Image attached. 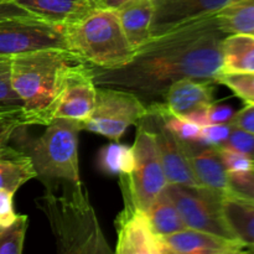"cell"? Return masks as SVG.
<instances>
[{"mask_svg":"<svg viewBox=\"0 0 254 254\" xmlns=\"http://www.w3.org/2000/svg\"><path fill=\"white\" fill-rule=\"evenodd\" d=\"M129 1L131 0H96V4L97 7H102V9L117 10Z\"/></svg>","mask_w":254,"mask_h":254,"instance_id":"36","label":"cell"},{"mask_svg":"<svg viewBox=\"0 0 254 254\" xmlns=\"http://www.w3.org/2000/svg\"><path fill=\"white\" fill-rule=\"evenodd\" d=\"M215 84L212 79H179L169 87L161 103L171 116L186 119L215 102Z\"/></svg>","mask_w":254,"mask_h":254,"instance_id":"14","label":"cell"},{"mask_svg":"<svg viewBox=\"0 0 254 254\" xmlns=\"http://www.w3.org/2000/svg\"><path fill=\"white\" fill-rule=\"evenodd\" d=\"M22 126L26 124L24 123L21 112L0 116V159H16L25 155L21 150L10 144L14 134Z\"/></svg>","mask_w":254,"mask_h":254,"instance_id":"25","label":"cell"},{"mask_svg":"<svg viewBox=\"0 0 254 254\" xmlns=\"http://www.w3.org/2000/svg\"><path fill=\"white\" fill-rule=\"evenodd\" d=\"M169 254H237L245 253L246 246L237 240L210 232L185 228L163 237Z\"/></svg>","mask_w":254,"mask_h":254,"instance_id":"16","label":"cell"},{"mask_svg":"<svg viewBox=\"0 0 254 254\" xmlns=\"http://www.w3.org/2000/svg\"><path fill=\"white\" fill-rule=\"evenodd\" d=\"M117 254H169L163 237L153 230L148 216L131 203H124L116 218Z\"/></svg>","mask_w":254,"mask_h":254,"instance_id":"11","label":"cell"},{"mask_svg":"<svg viewBox=\"0 0 254 254\" xmlns=\"http://www.w3.org/2000/svg\"><path fill=\"white\" fill-rule=\"evenodd\" d=\"M225 36L215 16L197 20L151 37L123 67L111 69L93 67L94 82L97 87L131 92L146 106L161 102L169 87L179 79L216 82L222 67Z\"/></svg>","mask_w":254,"mask_h":254,"instance_id":"1","label":"cell"},{"mask_svg":"<svg viewBox=\"0 0 254 254\" xmlns=\"http://www.w3.org/2000/svg\"><path fill=\"white\" fill-rule=\"evenodd\" d=\"M231 124L254 134V104L246 106L241 111L236 112Z\"/></svg>","mask_w":254,"mask_h":254,"instance_id":"34","label":"cell"},{"mask_svg":"<svg viewBox=\"0 0 254 254\" xmlns=\"http://www.w3.org/2000/svg\"><path fill=\"white\" fill-rule=\"evenodd\" d=\"M98 168L107 175H129L134 168L133 148L112 141L99 150Z\"/></svg>","mask_w":254,"mask_h":254,"instance_id":"23","label":"cell"},{"mask_svg":"<svg viewBox=\"0 0 254 254\" xmlns=\"http://www.w3.org/2000/svg\"><path fill=\"white\" fill-rule=\"evenodd\" d=\"M14 195L12 191L0 189V227H7L17 218L14 210Z\"/></svg>","mask_w":254,"mask_h":254,"instance_id":"33","label":"cell"},{"mask_svg":"<svg viewBox=\"0 0 254 254\" xmlns=\"http://www.w3.org/2000/svg\"><path fill=\"white\" fill-rule=\"evenodd\" d=\"M0 1H7V0H0Z\"/></svg>","mask_w":254,"mask_h":254,"instance_id":"38","label":"cell"},{"mask_svg":"<svg viewBox=\"0 0 254 254\" xmlns=\"http://www.w3.org/2000/svg\"><path fill=\"white\" fill-rule=\"evenodd\" d=\"M35 203L49 221L60 253H113L82 183L46 186Z\"/></svg>","mask_w":254,"mask_h":254,"instance_id":"3","label":"cell"},{"mask_svg":"<svg viewBox=\"0 0 254 254\" xmlns=\"http://www.w3.org/2000/svg\"><path fill=\"white\" fill-rule=\"evenodd\" d=\"M227 193L254 203V168L247 171L228 174Z\"/></svg>","mask_w":254,"mask_h":254,"instance_id":"29","label":"cell"},{"mask_svg":"<svg viewBox=\"0 0 254 254\" xmlns=\"http://www.w3.org/2000/svg\"><path fill=\"white\" fill-rule=\"evenodd\" d=\"M220 148L232 149L238 153L245 154L248 158L254 160V134L232 126L230 135L227 136L225 143Z\"/></svg>","mask_w":254,"mask_h":254,"instance_id":"30","label":"cell"},{"mask_svg":"<svg viewBox=\"0 0 254 254\" xmlns=\"http://www.w3.org/2000/svg\"><path fill=\"white\" fill-rule=\"evenodd\" d=\"M22 14H26V11L12 1H0V20Z\"/></svg>","mask_w":254,"mask_h":254,"instance_id":"35","label":"cell"},{"mask_svg":"<svg viewBox=\"0 0 254 254\" xmlns=\"http://www.w3.org/2000/svg\"><path fill=\"white\" fill-rule=\"evenodd\" d=\"M146 104L131 92L112 87H97L96 104L91 116L81 122L82 130L119 141L127 129L148 114Z\"/></svg>","mask_w":254,"mask_h":254,"instance_id":"7","label":"cell"},{"mask_svg":"<svg viewBox=\"0 0 254 254\" xmlns=\"http://www.w3.org/2000/svg\"><path fill=\"white\" fill-rule=\"evenodd\" d=\"M220 153L221 160L223 166L228 174L231 173H241V171H247L254 168V160L248 158L245 154H241L238 151L232 150L227 148H217Z\"/></svg>","mask_w":254,"mask_h":254,"instance_id":"31","label":"cell"},{"mask_svg":"<svg viewBox=\"0 0 254 254\" xmlns=\"http://www.w3.org/2000/svg\"><path fill=\"white\" fill-rule=\"evenodd\" d=\"M165 193L178 208L186 228L236 240L223 217L222 202L226 192L203 186L168 184Z\"/></svg>","mask_w":254,"mask_h":254,"instance_id":"8","label":"cell"},{"mask_svg":"<svg viewBox=\"0 0 254 254\" xmlns=\"http://www.w3.org/2000/svg\"><path fill=\"white\" fill-rule=\"evenodd\" d=\"M11 57L0 56V114L21 112V101L11 86Z\"/></svg>","mask_w":254,"mask_h":254,"instance_id":"27","label":"cell"},{"mask_svg":"<svg viewBox=\"0 0 254 254\" xmlns=\"http://www.w3.org/2000/svg\"><path fill=\"white\" fill-rule=\"evenodd\" d=\"M251 72H254V35H226L222 40V67L220 74Z\"/></svg>","mask_w":254,"mask_h":254,"instance_id":"19","label":"cell"},{"mask_svg":"<svg viewBox=\"0 0 254 254\" xmlns=\"http://www.w3.org/2000/svg\"><path fill=\"white\" fill-rule=\"evenodd\" d=\"M122 27L135 50L151 39L150 27L154 15L153 0H131L117 9Z\"/></svg>","mask_w":254,"mask_h":254,"instance_id":"18","label":"cell"},{"mask_svg":"<svg viewBox=\"0 0 254 254\" xmlns=\"http://www.w3.org/2000/svg\"><path fill=\"white\" fill-rule=\"evenodd\" d=\"M150 225L160 237L185 230L186 226L171 198L164 191L146 211Z\"/></svg>","mask_w":254,"mask_h":254,"instance_id":"22","label":"cell"},{"mask_svg":"<svg viewBox=\"0 0 254 254\" xmlns=\"http://www.w3.org/2000/svg\"><path fill=\"white\" fill-rule=\"evenodd\" d=\"M32 179H36V171L27 155L16 159H0V189L15 193Z\"/></svg>","mask_w":254,"mask_h":254,"instance_id":"24","label":"cell"},{"mask_svg":"<svg viewBox=\"0 0 254 254\" xmlns=\"http://www.w3.org/2000/svg\"><path fill=\"white\" fill-rule=\"evenodd\" d=\"M146 107L149 112L143 119L155 136L168 184L200 186L189 165L181 140L165 126L159 107L156 103H150Z\"/></svg>","mask_w":254,"mask_h":254,"instance_id":"10","label":"cell"},{"mask_svg":"<svg viewBox=\"0 0 254 254\" xmlns=\"http://www.w3.org/2000/svg\"><path fill=\"white\" fill-rule=\"evenodd\" d=\"M86 62L67 49H45L11 57V86L21 101L24 123L46 126L54 119L67 74Z\"/></svg>","mask_w":254,"mask_h":254,"instance_id":"2","label":"cell"},{"mask_svg":"<svg viewBox=\"0 0 254 254\" xmlns=\"http://www.w3.org/2000/svg\"><path fill=\"white\" fill-rule=\"evenodd\" d=\"M226 35H254V0H236L215 15Z\"/></svg>","mask_w":254,"mask_h":254,"instance_id":"21","label":"cell"},{"mask_svg":"<svg viewBox=\"0 0 254 254\" xmlns=\"http://www.w3.org/2000/svg\"><path fill=\"white\" fill-rule=\"evenodd\" d=\"M181 144L191 171L200 186L227 193L228 173L223 166L218 149L200 140H181Z\"/></svg>","mask_w":254,"mask_h":254,"instance_id":"15","label":"cell"},{"mask_svg":"<svg viewBox=\"0 0 254 254\" xmlns=\"http://www.w3.org/2000/svg\"><path fill=\"white\" fill-rule=\"evenodd\" d=\"M154 15L151 21V37L191 24L205 17L215 16L223 7L236 0H153Z\"/></svg>","mask_w":254,"mask_h":254,"instance_id":"12","label":"cell"},{"mask_svg":"<svg viewBox=\"0 0 254 254\" xmlns=\"http://www.w3.org/2000/svg\"><path fill=\"white\" fill-rule=\"evenodd\" d=\"M0 116H1V114H0Z\"/></svg>","mask_w":254,"mask_h":254,"instance_id":"40","label":"cell"},{"mask_svg":"<svg viewBox=\"0 0 254 254\" xmlns=\"http://www.w3.org/2000/svg\"><path fill=\"white\" fill-rule=\"evenodd\" d=\"M81 122L55 118L46 124L44 133L19 146L27 155L39 179L46 186L82 183L79 176L78 134Z\"/></svg>","mask_w":254,"mask_h":254,"instance_id":"5","label":"cell"},{"mask_svg":"<svg viewBox=\"0 0 254 254\" xmlns=\"http://www.w3.org/2000/svg\"><path fill=\"white\" fill-rule=\"evenodd\" d=\"M216 83L223 84L230 88L246 106L254 104V72L220 74L216 78Z\"/></svg>","mask_w":254,"mask_h":254,"instance_id":"28","label":"cell"},{"mask_svg":"<svg viewBox=\"0 0 254 254\" xmlns=\"http://www.w3.org/2000/svg\"><path fill=\"white\" fill-rule=\"evenodd\" d=\"M231 128H232L231 123L210 124V126L201 127L200 141L207 144V145L220 148L225 143L227 136L230 135Z\"/></svg>","mask_w":254,"mask_h":254,"instance_id":"32","label":"cell"},{"mask_svg":"<svg viewBox=\"0 0 254 254\" xmlns=\"http://www.w3.org/2000/svg\"><path fill=\"white\" fill-rule=\"evenodd\" d=\"M7 1H11V0H7Z\"/></svg>","mask_w":254,"mask_h":254,"instance_id":"39","label":"cell"},{"mask_svg":"<svg viewBox=\"0 0 254 254\" xmlns=\"http://www.w3.org/2000/svg\"><path fill=\"white\" fill-rule=\"evenodd\" d=\"M131 148L134 168L129 175H118L119 188L124 203H131L146 212L165 191L168 180L155 136L143 118L136 123V135Z\"/></svg>","mask_w":254,"mask_h":254,"instance_id":"6","label":"cell"},{"mask_svg":"<svg viewBox=\"0 0 254 254\" xmlns=\"http://www.w3.org/2000/svg\"><path fill=\"white\" fill-rule=\"evenodd\" d=\"M34 16L60 25H69L97 9L96 0H11Z\"/></svg>","mask_w":254,"mask_h":254,"instance_id":"17","label":"cell"},{"mask_svg":"<svg viewBox=\"0 0 254 254\" xmlns=\"http://www.w3.org/2000/svg\"><path fill=\"white\" fill-rule=\"evenodd\" d=\"M27 227L26 215H19L10 226L0 227V254H21Z\"/></svg>","mask_w":254,"mask_h":254,"instance_id":"26","label":"cell"},{"mask_svg":"<svg viewBox=\"0 0 254 254\" xmlns=\"http://www.w3.org/2000/svg\"><path fill=\"white\" fill-rule=\"evenodd\" d=\"M222 210L233 237L246 247L254 246V203L227 193L223 198Z\"/></svg>","mask_w":254,"mask_h":254,"instance_id":"20","label":"cell"},{"mask_svg":"<svg viewBox=\"0 0 254 254\" xmlns=\"http://www.w3.org/2000/svg\"><path fill=\"white\" fill-rule=\"evenodd\" d=\"M97 84L93 67L87 62L77 64L69 71L55 109V118L83 122L91 116L96 104Z\"/></svg>","mask_w":254,"mask_h":254,"instance_id":"13","label":"cell"},{"mask_svg":"<svg viewBox=\"0 0 254 254\" xmlns=\"http://www.w3.org/2000/svg\"><path fill=\"white\" fill-rule=\"evenodd\" d=\"M67 47L97 68H119L133 60L136 50L127 39L117 10L97 9L66 25Z\"/></svg>","mask_w":254,"mask_h":254,"instance_id":"4","label":"cell"},{"mask_svg":"<svg viewBox=\"0 0 254 254\" xmlns=\"http://www.w3.org/2000/svg\"><path fill=\"white\" fill-rule=\"evenodd\" d=\"M245 253H253L254 254V246H251V247H246Z\"/></svg>","mask_w":254,"mask_h":254,"instance_id":"37","label":"cell"},{"mask_svg":"<svg viewBox=\"0 0 254 254\" xmlns=\"http://www.w3.org/2000/svg\"><path fill=\"white\" fill-rule=\"evenodd\" d=\"M45 49H67L66 25L22 14L0 20V56L12 57Z\"/></svg>","mask_w":254,"mask_h":254,"instance_id":"9","label":"cell"}]
</instances>
